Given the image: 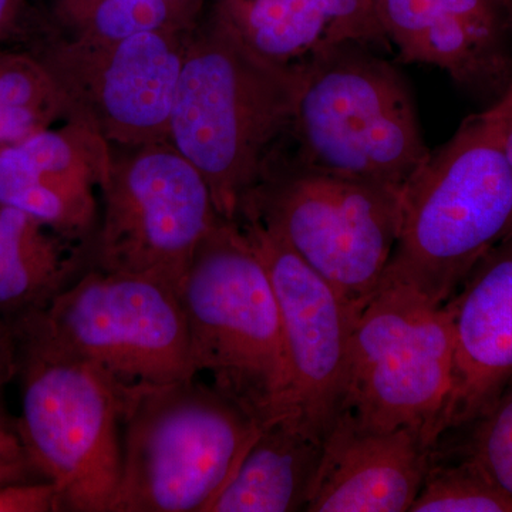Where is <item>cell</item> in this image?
<instances>
[{
  "instance_id": "6",
  "label": "cell",
  "mask_w": 512,
  "mask_h": 512,
  "mask_svg": "<svg viewBox=\"0 0 512 512\" xmlns=\"http://www.w3.org/2000/svg\"><path fill=\"white\" fill-rule=\"evenodd\" d=\"M13 332L16 430L30 466L56 488L60 511L110 512L123 464L120 384L26 326Z\"/></svg>"
},
{
  "instance_id": "27",
  "label": "cell",
  "mask_w": 512,
  "mask_h": 512,
  "mask_svg": "<svg viewBox=\"0 0 512 512\" xmlns=\"http://www.w3.org/2000/svg\"><path fill=\"white\" fill-rule=\"evenodd\" d=\"M26 0H0V42L12 39L22 22Z\"/></svg>"
},
{
  "instance_id": "11",
  "label": "cell",
  "mask_w": 512,
  "mask_h": 512,
  "mask_svg": "<svg viewBox=\"0 0 512 512\" xmlns=\"http://www.w3.org/2000/svg\"><path fill=\"white\" fill-rule=\"evenodd\" d=\"M194 28L117 42L57 40L36 53L69 107L111 147L168 141L175 96Z\"/></svg>"
},
{
  "instance_id": "10",
  "label": "cell",
  "mask_w": 512,
  "mask_h": 512,
  "mask_svg": "<svg viewBox=\"0 0 512 512\" xmlns=\"http://www.w3.org/2000/svg\"><path fill=\"white\" fill-rule=\"evenodd\" d=\"M99 195L92 268L180 292L198 245L221 218L200 171L170 141L113 147Z\"/></svg>"
},
{
  "instance_id": "3",
  "label": "cell",
  "mask_w": 512,
  "mask_h": 512,
  "mask_svg": "<svg viewBox=\"0 0 512 512\" xmlns=\"http://www.w3.org/2000/svg\"><path fill=\"white\" fill-rule=\"evenodd\" d=\"M197 373L265 424L295 414L281 313L264 262L238 221H220L180 288ZM296 416V414H295Z\"/></svg>"
},
{
  "instance_id": "21",
  "label": "cell",
  "mask_w": 512,
  "mask_h": 512,
  "mask_svg": "<svg viewBox=\"0 0 512 512\" xmlns=\"http://www.w3.org/2000/svg\"><path fill=\"white\" fill-rule=\"evenodd\" d=\"M67 117L66 99L39 56L0 53V148Z\"/></svg>"
},
{
  "instance_id": "14",
  "label": "cell",
  "mask_w": 512,
  "mask_h": 512,
  "mask_svg": "<svg viewBox=\"0 0 512 512\" xmlns=\"http://www.w3.org/2000/svg\"><path fill=\"white\" fill-rule=\"evenodd\" d=\"M406 63L429 64L488 104L512 86V22L498 0H375Z\"/></svg>"
},
{
  "instance_id": "26",
  "label": "cell",
  "mask_w": 512,
  "mask_h": 512,
  "mask_svg": "<svg viewBox=\"0 0 512 512\" xmlns=\"http://www.w3.org/2000/svg\"><path fill=\"white\" fill-rule=\"evenodd\" d=\"M43 481L30 466L28 457L22 453L0 447V487L13 484Z\"/></svg>"
},
{
  "instance_id": "2",
  "label": "cell",
  "mask_w": 512,
  "mask_h": 512,
  "mask_svg": "<svg viewBox=\"0 0 512 512\" xmlns=\"http://www.w3.org/2000/svg\"><path fill=\"white\" fill-rule=\"evenodd\" d=\"M302 77L256 55L214 13L192 32L168 141L200 171L224 220H238L289 131Z\"/></svg>"
},
{
  "instance_id": "7",
  "label": "cell",
  "mask_w": 512,
  "mask_h": 512,
  "mask_svg": "<svg viewBox=\"0 0 512 512\" xmlns=\"http://www.w3.org/2000/svg\"><path fill=\"white\" fill-rule=\"evenodd\" d=\"M402 192L299 161L268 163L238 220L258 221L281 239L338 292L356 318L379 288L396 247Z\"/></svg>"
},
{
  "instance_id": "18",
  "label": "cell",
  "mask_w": 512,
  "mask_h": 512,
  "mask_svg": "<svg viewBox=\"0 0 512 512\" xmlns=\"http://www.w3.org/2000/svg\"><path fill=\"white\" fill-rule=\"evenodd\" d=\"M323 443L295 414L262 424L207 512L306 511Z\"/></svg>"
},
{
  "instance_id": "23",
  "label": "cell",
  "mask_w": 512,
  "mask_h": 512,
  "mask_svg": "<svg viewBox=\"0 0 512 512\" xmlns=\"http://www.w3.org/2000/svg\"><path fill=\"white\" fill-rule=\"evenodd\" d=\"M470 427V441L463 450L512 497V382Z\"/></svg>"
},
{
  "instance_id": "4",
  "label": "cell",
  "mask_w": 512,
  "mask_h": 512,
  "mask_svg": "<svg viewBox=\"0 0 512 512\" xmlns=\"http://www.w3.org/2000/svg\"><path fill=\"white\" fill-rule=\"evenodd\" d=\"M261 426L197 377L121 386L123 464L110 512H207Z\"/></svg>"
},
{
  "instance_id": "13",
  "label": "cell",
  "mask_w": 512,
  "mask_h": 512,
  "mask_svg": "<svg viewBox=\"0 0 512 512\" xmlns=\"http://www.w3.org/2000/svg\"><path fill=\"white\" fill-rule=\"evenodd\" d=\"M113 147L77 119L0 148V204L18 208L64 238L92 247L101 184Z\"/></svg>"
},
{
  "instance_id": "22",
  "label": "cell",
  "mask_w": 512,
  "mask_h": 512,
  "mask_svg": "<svg viewBox=\"0 0 512 512\" xmlns=\"http://www.w3.org/2000/svg\"><path fill=\"white\" fill-rule=\"evenodd\" d=\"M410 512H512V497L463 448L444 457L434 446Z\"/></svg>"
},
{
  "instance_id": "20",
  "label": "cell",
  "mask_w": 512,
  "mask_h": 512,
  "mask_svg": "<svg viewBox=\"0 0 512 512\" xmlns=\"http://www.w3.org/2000/svg\"><path fill=\"white\" fill-rule=\"evenodd\" d=\"M198 8L200 0H55L56 18L69 37L90 43L194 28Z\"/></svg>"
},
{
  "instance_id": "15",
  "label": "cell",
  "mask_w": 512,
  "mask_h": 512,
  "mask_svg": "<svg viewBox=\"0 0 512 512\" xmlns=\"http://www.w3.org/2000/svg\"><path fill=\"white\" fill-rule=\"evenodd\" d=\"M446 305L454 372L440 440L483 416L512 382V231L483 256Z\"/></svg>"
},
{
  "instance_id": "29",
  "label": "cell",
  "mask_w": 512,
  "mask_h": 512,
  "mask_svg": "<svg viewBox=\"0 0 512 512\" xmlns=\"http://www.w3.org/2000/svg\"><path fill=\"white\" fill-rule=\"evenodd\" d=\"M498 2L503 5L505 12H507V15L510 16L512 22V0H498Z\"/></svg>"
},
{
  "instance_id": "12",
  "label": "cell",
  "mask_w": 512,
  "mask_h": 512,
  "mask_svg": "<svg viewBox=\"0 0 512 512\" xmlns=\"http://www.w3.org/2000/svg\"><path fill=\"white\" fill-rule=\"evenodd\" d=\"M264 262L281 313L295 414L325 439L345 400L355 315L311 266L264 225L238 220Z\"/></svg>"
},
{
  "instance_id": "19",
  "label": "cell",
  "mask_w": 512,
  "mask_h": 512,
  "mask_svg": "<svg viewBox=\"0 0 512 512\" xmlns=\"http://www.w3.org/2000/svg\"><path fill=\"white\" fill-rule=\"evenodd\" d=\"M87 248L26 212L0 204V323L13 329L45 312L92 268Z\"/></svg>"
},
{
  "instance_id": "28",
  "label": "cell",
  "mask_w": 512,
  "mask_h": 512,
  "mask_svg": "<svg viewBox=\"0 0 512 512\" xmlns=\"http://www.w3.org/2000/svg\"><path fill=\"white\" fill-rule=\"evenodd\" d=\"M505 151H507L508 163H510L512 173V124L510 131H508L507 143H505Z\"/></svg>"
},
{
  "instance_id": "5",
  "label": "cell",
  "mask_w": 512,
  "mask_h": 512,
  "mask_svg": "<svg viewBox=\"0 0 512 512\" xmlns=\"http://www.w3.org/2000/svg\"><path fill=\"white\" fill-rule=\"evenodd\" d=\"M289 131L299 163L399 190L431 153L403 74L366 46L340 47L303 67Z\"/></svg>"
},
{
  "instance_id": "9",
  "label": "cell",
  "mask_w": 512,
  "mask_h": 512,
  "mask_svg": "<svg viewBox=\"0 0 512 512\" xmlns=\"http://www.w3.org/2000/svg\"><path fill=\"white\" fill-rule=\"evenodd\" d=\"M16 326L120 386H161L198 375L180 292L146 276L89 268L45 312Z\"/></svg>"
},
{
  "instance_id": "17",
  "label": "cell",
  "mask_w": 512,
  "mask_h": 512,
  "mask_svg": "<svg viewBox=\"0 0 512 512\" xmlns=\"http://www.w3.org/2000/svg\"><path fill=\"white\" fill-rule=\"evenodd\" d=\"M214 13L256 55L303 69L346 46H387L375 0H215Z\"/></svg>"
},
{
  "instance_id": "8",
  "label": "cell",
  "mask_w": 512,
  "mask_h": 512,
  "mask_svg": "<svg viewBox=\"0 0 512 512\" xmlns=\"http://www.w3.org/2000/svg\"><path fill=\"white\" fill-rule=\"evenodd\" d=\"M453 372L448 306L382 282L353 322L342 412L372 430L419 427L437 446Z\"/></svg>"
},
{
  "instance_id": "16",
  "label": "cell",
  "mask_w": 512,
  "mask_h": 512,
  "mask_svg": "<svg viewBox=\"0 0 512 512\" xmlns=\"http://www.w3.org/2000/svg\"><path fill=\"white\" fill-rule=\"evenodd\" d=\"M434 446L419 427L372 430L340 413L326 434L306 512L410 511Z\"/></svg>"
},
{
  "instance_id": "24",
  "label": "cell",
  "mask_w": 512,
  "mask_h": 512,
  "mask_svg": "<svg viewBox=\"0 0 512 512\" xmlns=\"http://www.w3.org/2000/svg\"><path fill=\"white\" fill-rule=\"evenodd\" d=\"M18 373V343L15 332L0 323V447L25 454L20 443L16 419H10L3 404V390ZM26 456V454H25Z\"/></svg>"
},
{
  "instance_id": "1",
  "label": "cell",
  "mask_w": 512,
  "mask_h": 512,
  "mask_svg": "<svg viewBox=\"0 0 512 512\" xmlns=\"http://www.w3.org/2000/svg\"><path fill=\"white\" fill-rule=\"evenodd\" d=\"M511 124L512 86L431 151L404 185L399 237L382 282L446 305L483 256L510 234L512 173L505 143Z\"/></svg>"
},
{
  "instance_id": "25",
  "label": "cell",
  "mask_w": 512,
  "mask_h": 512,
  "mask_svg": "<svg viewBox=\"0 0 512 512\" xmlns=\"http://www.w3.org/2000/svg\"><path fill=\"white\" fill-rule=\"evenodd\" d=\"M60 511L56 488L47 481L0 487V512Z\"/></svg>"
}]
</instances>
